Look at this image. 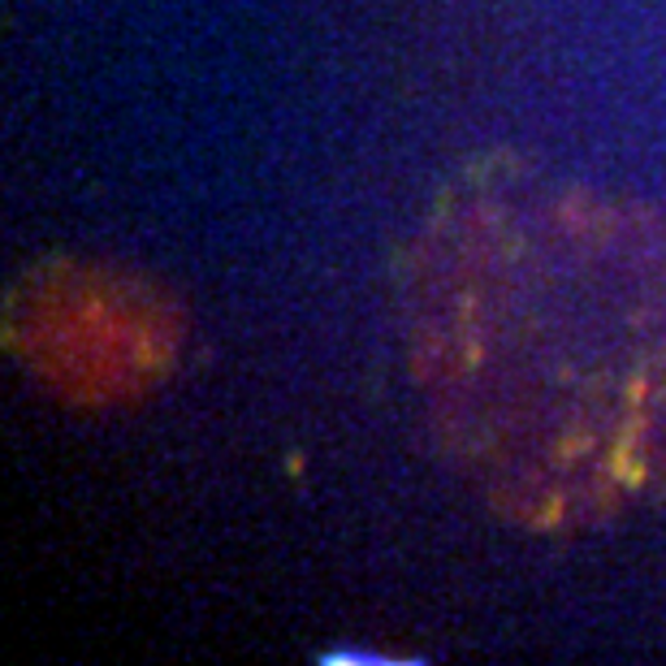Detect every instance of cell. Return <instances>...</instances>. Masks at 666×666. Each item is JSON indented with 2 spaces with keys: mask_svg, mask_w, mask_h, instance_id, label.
<instances>
[{
  "mask_svg": "<svg viewBox=\"0 0 666 666\" xmlns=\"http://www.w3.org/2000/svg\"><path fill=\"white\" fill-rule=\"evenodd\" d=\"M22 350L74 394H126L169 363L173 325L161 304L109 278H48L22 299Z\"/></svg>",
  "mask_w": 666,
  "mask_h": 666,
  "instance_id": "cell-1",
  "label": "cell"
}]
</instances>
